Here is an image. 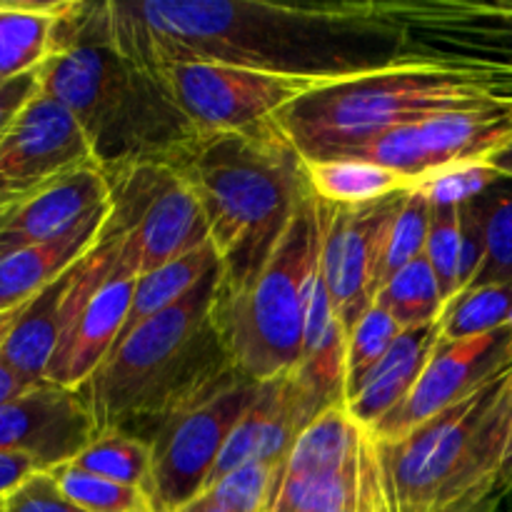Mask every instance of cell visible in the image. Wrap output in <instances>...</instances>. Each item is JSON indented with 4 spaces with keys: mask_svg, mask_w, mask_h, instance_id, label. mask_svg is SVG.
I'll list each match as a JSON object with an SVG mask.
<instances>
[{
    "mask_svg": "<svg viewBox=\"0 0 512 512\" xmlns=\"http://www.w3.org/2000/svg\"><path fill=\"white\" fill-rule=\"evenodd\" d=\"M100 13L115 48L145 70L220 63L338 80L400 60V28L383 0H110Z\"/></svg>",
    "mask_w": 512,
    "mask_h": 512,
    "instance_id": "6da1fadb",
    "label": "cell"
},
{
    "mask_svg": "<svg viewBox=\"0 0 512 512\" xmlns=\"http://www.w3.org/2000/svg\"><path fill=\"white\" fill-rule=\"evenodd\" d=\"M40 90L73 113L108 178L173 160L198 138L158 78L115 48L100 3H68L40 65Z\"/></svg>",
    "mask_w": 512,
    "mask_h": 512,
    "instance_id": "7a4b0ae2",
    "label": "cell"
},
{
    "mask_svg": "<svg viewBox=\"0 0 512 512\" xmlns=\"http://www.w3.org/2000/svg\"><path fill=\"white\" fill-rule=\"evenodd\" d=\"M223 268H215L180 303L153 315L125 335L98 373L80 388L100 430L138 435L158 430L193 400L218 388L230 373L228 348L218 325Z\"/></svg>",
    "mask_w": 512,
    "mask_h": 512,
    "instance_id": "3957f363",
    "label": "cell"
},
{
    "mask_svg": "<svg viewBox=\"0 0 512 512\" xmlns=\"http://www.w3.org/2000/svg\"><path fill=\"white\" fill-rule=\"evenodd\" d=\"M203 203L225 293L240 290L268 263L310 193L305 160L275 120L240 133L198 135L173 160Z\"/></svg>",
    "mask_w": 512,
    "mask_h": 512,
    "instance_id": "277c9868",
    "label": "cell"
},
{
    "mask_svg": "<svg viewBox=\"0 0 512 512\" xmlns=\"http://www.w3.org/2000/svg\"><path fill=\"white\" fill-rule=\"evenodd\" d=\"M495 103L473 75L400 58L370 73L328 80L280 110L275 125L303 160L353 158L370 140L450 110Z\"/></svg>",
    "mask_w": 512,
    "mask_h": 512,
    "instance_id": "5b68a950",
    "label": "cell"
},
{
    "mask_svg": "<svg viewBox=\"0 0 512 512\" xmlns=\"http://www.w3.org/2000/svg\"><path fill=\"white\" fill-rule=\"evenodd\" d=\"M512 423V368L398 440H375L390 512H443L495 490Z\"/></svg>",
    "mask_w": 512,
    "mask_h": 512,
    "instance_id": "8992f818",
    "label": "cell"
},
{
    "mask_svg": "<svg viewBox=\"0 0 512 512\" xmlns=\"http://www.w3.org/2000/svg\"><path fill=\"white\" fill-rule=\"evenodd\" d=\"M318 258V198L308 193L258 275L240 290L220 295V333L230 363L245 378L265 383L295 373L300 365L305 300Z\"/></svg>",
    "mask_w": 512,
    "mask_h": 512,
    "instance_id": "52a82bcc",
    "label": "cell"
},
{
    "mask_svg": "<svg viewBox=\"0 0 512 512\" xmlns=\"http://www.w3.org/2000/svg\"><path fill=\"white\" fill-rule=\"evenodd\" d=\"M105 228L118 235L120 253L138 275L153 273L210 243L198 193L168 160L130 165L110 175Z\"/></svg>",
    "mask_w": 512,
    "mask_h": 512,
    "instance_id": "ba28073f",
    "label": "cell"
},
{
    "mask_svg": "<svg viewBox=\"0 0 512 512\" xmlns=\"http://www.w3.org/2000/svg\"><path fill=\"white\" fill-rule=\"evenodd\" d=\"M138 270L120 253V238L103 230L90 253L75 263L65 303V328L45 380L80 390L118 345L133 303Z\"/></svg>",
    "mask_w": 512,
    "mask_h": 512,
    "instance_id": "9c48e42d",
    "label": "cell"
},
{
    "mask_svg": "<svg viewBox=\"0 0 512 512\" xmlns=\"http://www.w3.org/2000/svg\"><path fill=\"white\" fill-rule=\"evenodd\" d=\"M260 385L233 370L218 388L180 408L155 430L148 488L155 510L173 512L208 490L220 453L258 398Z\"/></svg>",
    "mask_w": 512,
    "mask_h": 512,
    "instance_id": "30bf717a",
    "label": "cell"
},
{
    "mask_svg": "<svg viewBox=\"0 0 512 512\" xmlns=\"http://www.w3.org/2000/svg\"><path fill=\"white\" fill-rule=\"evenodd\" d=\"M150 73L198 135L258 128L305 93L328 83L220 63H173Z\"/></svg>",
    "mask_w": 512,
    "mask_h": 512,
    "instance_id": "8fae6325",
    "label": "cell"
},
{
    "mask_svg": "<svg viewBox=\"0 0 512 512\" xmlns=\"http://www.w3.org/2000/svg\"><path fill=\"white\" fill-rule=\"evenodd\" d=\"M400 58L448 68L512 70V0H383Z\"/></svg>",
    "mask_w": 512,
    "mask_h": 512,
    "instance_id": "7c38bea8",
    "label": "cell"
},
{
    "mask_svg": "<svg viewBox=\"0 0 512 512\" xmlns=\"http://www.w3.org/2000/svg\"><path fill=\"white\" fill-rule=\"evenodd\" d=\"M510 135V110L490 103L400 125L370 140L353 158L393 170L415 185H425L450 170L483 165L500 145L508 143Z\"/></svg>",
    "mask_w": 512,
    "mask_h": 512,
    "instance_id": "4fadbf2b",
    "label": "cell"
},
{
    "mask_svg": "<svg viewBox=\"0 0 512 512\" xmlns=\"http://www.w3.org/2000/svg\"><path fill=\"white\" fill-rule=\"evenodd\" d=\"M405 193L358 208L318 200L320 275L348 335L378 298L385 238Z\"/></svg>",
    "mask_w": 512,
    "mask_h": 512,
    "instance_id": "5bb4252c",
    "label": "cell"
},
{
    "mask_svg": "<svg viewBox=\"0 0 512 512\" xmlns=\"http://www.w3.org/2000/svg\"><path fill=\"white\" fill-rule=\"evenodd\" d=\"M512 368V325L478 338L440 340L415 383L413 393L378 428L375 440H398L443 410L463 403Z\"/></svg>",
    "mask_w": 512,
    "mask_h": 512,
    "instance_id": "9a60e30c",
    "label": "cell"
},
{
    "mask_svg": "<svg viewBox=\"0 0 512 512\" xmlns=\"http://www.w3.org/2000/svg\"><path fill=\"white\" fill-rule=\"evenodd\" d=\"M88 163L95 155L80 123L40 90L0 140V200Z\"/></svg>",
    "mask_w": 512,
    "mask_h": 512,
    "instance_id": "2e32d148",
    "label": "cell"
},
{
    "mask_svg": "<svg viewBox=\"0 0 512 512\" xmlns=\"http://www.w3.org/2000/svg\"><path fill=\"white\" fill-rule=\"evenodd\" d=\"M108 205L110 178L98 163L80 165L0 200V258L63 238Z\"/></svg>",
    "mask_w": 512,
    "mask_h": 512,
    "instance_id": "e0dca14e",
    "label": "cell"
},
{
    "mask_svg": "<svg viewBox=\"0 0 512 512\" xmlns=\"http://www.w3.org/2000/svg\"><path fill=\"white\" fill-rule=\"evenodd\" d=\"M98 435L80 390L40 383L0 408V453H25L45 470L78 458Z\"/></svg>",
    "mask_w": 512,
    "mask_h": 512,
    "instance_id": "ac0fdd59",
    "label": "cell"
},
{
    "mask_svg": "<svg viewBox=\"0 0 512 512\" xmlns=\"http://www.w3.org/2000/svg\"><path fill=\"white\" fill-rule=\"evenodd\" d=\"M315 418L318 415L305 400L293 373L265 380L255 403L250 405L225 443L208 488L248 463H270L280 468L293 445L298 443L300 433Z\"/></svg>",
    "mask_w": 512,
    "mask_h": 512,
    "instance_id": "d6986e66",
    "label": "cell"
},
{
    "mask_svg": "<svg viewBox=\"0 0 512 512\" xmlns=\"http://www.w3.org/2000/svg\"><path fill=\"white\" fill-rule=\"evenodd\" d=\"M438 343L440 320L403 330L385 358L345 395V410L350 420L365 433H373L413 393Z\"/></svg>",
    "mask_w": 512,
    "mask_h": 512,
    "instance_id": "ffe728a7",
    "label": "cell"
},
{
    "mask_svg": "<svg viewBox=\"0 0 512 512\" xmlns=\"http://www.w3.org/2000/svg\"><path fill=\"white\" fill-rule=\"evenodd\" d=\"M110 218V205L75 230L50 243L30 245L0 258V313L28 305L50 283L68 273L85 253L98 245Z\"/></svg>",
    "mask_w": 512,
    "mask_h": 512,
    "instance_id": "44dd1931",
    "label": "cell"
},
{
    "mask_svg": "<svg viewBox=\"0 0 512 512\" xmlns=\"http://www.w3.org/2000/svg\"><path fill=\"white\" fill-rule=\"evenodd\" d=\"M70 0H0V83L38 70Z\"/></svg>",
    "mask_w": 512,
    "mask_h": 512,
    "instance_id": "7402d4cb",
    "label": "cell"
},
{
    "mask_svg": "<svg viewBox=\"0 0 512 512\" xmlns=\"http://www.w3.org/2000/svg\"><path fill=\"white\" fill-rule=\"evenodd\" d=\"M310 193L338 208H358L415 188L403 175L360 158L305 160Z\"/></svg>",
    "mask_w": 512,
    "mask_h": 512,
    "instance_id": "603a6c76",
    "label": "cell"
},
{
    "mask_svg": "<svg viewBox=\"0 0 512 512\" xmlns=\"http://www.w3.org/2000/svg\"><path fill=\"white\" fill-rule=\"evenodd\" d=\"M218 265V250H215L213 240H210L203 248L193 250V253L183 255V258L173 260V263L163 265V268L153 270V273L140 275L138 285H135L133 303H130L128 320H125V328L123 333H120V340H123L125 335L133 333V330L138 328V325H143L145 320L153 318V315L163 313V310L180 303V300H183L195 285L203 283Z\"/></svg>",
    "mask_w": 512,
    "mask_h": 512,
    "instance_id": "cb8c5ba5",
    "label": "cell"
},
{
    "mask_svg": "<svg viewBox=\"0 0 512 512\" xmlns=\"http://www.w3.org/2000/svg\"><path fill=\"white\" fill-rule=\"evenodd\" d=\"M375 303L388 310L403 330L438 323L443 318L445 298L428 258L420 255L380 288Z\"/></svg>",
    "mask_w": 512,
    "mask_h": 512,
    "instance_id": "d4e9b609",
    "label": "cell"
},
{
    "mask_svg": "<svg viewBox=\"0 0 512 512\" xmlns=\"http://www.w3.org/2000/svg\"><path fill=\"white\" fill-rule=\"evenodd\" d=\"M78 468L115 483L140 488L148 493L150 473H153V450L148 440L125 430H100L93 443L75 460Z\"/></svg>",
    "mask_w": 512,
    "mask_h": 512,
    "instance_id": "484cf974",
    "label": "cell"
},
{
    "mask_svg": "<svg viewBox=\"0 0 512 512\" xmlns=\"http://www.w3.org/2000/svg\"><path fill=\"white\" fill-rule=\"evenodd\" d=\"M483 215L485 258L468 290L512 285V180L495 178L475 195Z\"/></svg>",
    "mask_w": 512,
    "mask_h": 512,
    "instance_id": "4316f807",
    "label": "cell"
},
{
    "mask_svg": "<svg viewBox=\"0 0 512 512\" xmlns=\"http://www.w3.org/2000/svg\"><path fill=\"white\" fill-rule=\"evenodd\" d=\"M512 325V285H485L450 300L440 318V340L478 338Z\"/></svg>",
    "mask_w": 512,
    "mask_h": 512,
    "instance_id": "83f0119b",
    "label": "cell"
},
{
    "mask_svg": "<svg viewBox=\"0 0 512 512\" xmlns=\"http://www.w3.org/2000/svg\"><path fill=\"white\" fill-rule=\"evenodd\" d=\"M430 213H433V203H430V193L425 185H415L413 190L403 195L398 213H395L393 223H390L388 238H385L383 265H380V288L395 273H400L405 265L425 255Z\"/></svg>",
    "mask_w": 512,
    "mask_h": 512,
    "instance_id": "f1b7e54d",
    "label": "cell"
},
{
    "mask_svg": "<svg viewBox=\"0 0 512 512\" xmlns=\"http://www.w3.org/2000/svg\"><path fill=\"white\" fill-rule=\"evenodd\" d=\"M55 483L65 495L85 512H150L155 510L153 500L145 490L130 488V485L115 483V480L100 478L88 473L73 463L58 465L50 470Z\"/></svg>",
    "mask_w": 512,
    "mask_h": 512,
    "instance_id": "f546056e",
    "label": "cell"
},
{
    "mask_svg": "<svg viewBox=\"0 0 512 512\" xmlns=\"http://www.w3.org/2000/svg\"><path fill=\"white\" fill-rule=\"evenodd\" d=\"M400 333L403 328L388 310L380 308L378 303L370 305L368 313L358 320V325L348 335V390L345 395L385 358Z\"/></svg>",
    "mask_w": 512,
    "mask_h": 512,
    "instance_id": "4dcf8cb0",
    "label": "cell"
},
{
    "mask_svg": "<svg viewBox=\"0 0 512 512\" xmlns=\"http://www.w3.org/2000/svg\"><path fill=\"white\" fill-rule=\"evenodd\" d=\"M433 203V200H430ZM425 258L438 278L445 305L460 293V215L458 205L433 203Z\"/></svg>",
    "mask_w": 512,
    "mask_h": 512,
    "instance_id": "1f68e13d",
    "label": "cell"
},
{
    "mask_svg": "<svg viewBox=\"0 0 512 512\" xmlns=\"http://www.w3.org/2000/svg\"><path fill=\"white\" fill-rule=\"evenodd\" d=\"M278 465L248 463L233 470L205 493L225 512H268Z\"/></svg>",
    "mask_w": 512,
    "mask_h": 512,
    "instance_id": "d6a6232c",
    "label": "cell"
},
{
    "mask_svg": "<svg viewBox=\"0 0 512 512\" xmlns=\"http://www.w3.org/2000/svg\"><path fill=\"white\" fill-rule=\"evenodd\" d=\"M0 503H3V512H85L60 490L50 470L30 475Z\"/></svg>",
    "mask_w": 512,
    "mask_h": 512,
    "instance_id": "836d02e7",
    "label": "cell"
},
{
    "mask_svg": "<svg viewBox=\"0 0 512 512\" xmlns=\"http://www.w3.org/2000/svg\"><path fill=\"white\" fill-rule=\"evenodd\" d=\"M38 93H40V68L0 83V140L5 138V133H8L10 125L15 123V118L23 113L25 105H28Z\"/></svg>",
    "mask_w": 512,
    "mask_h": 512,
    "instance_id": "e575fe53",
    "label": "cell"
},
{
    "mask_svg": "<svg viewBox=\"0 0 512 512\" xmlns=\"http://www.w3.org/2000/svg\"><path fill=\"white\" fill-rule=\"evenodd\" d=\"M35 385H40V383H30L28 378H23L20 373H15L10 365H5L3 360H0V408L8 403H13L15 398L25 395L28 390H33Z\"/></svg>",
    "mask_w": 512,
    "mask_h": 512,
    "instance_id": "d590c367",
    "label": "cell"
},
{
    "mask_svg": "<svg viewBox=\"0 0 512 512\" xmlns=\"http://www.w3.org/2000/svg\"><path fill=\"white\" fill-rule=\"evenodd\" d=\"M498 498L500 493L495 490H475L443 512H498Z\"/></svg>",
    "mask_w": 512,
    "mask_h": 512,
    "instance_id": "8d00e7d4",
    "label": "cell"
},
{
    "mask_svg": "<svg viewBox=\"0 0 512 512\" xmlns=\"http://www.w3.org/2000/svg\"><path fill=\"white\" fill-rule=\"evenodd\" d=\"M500 105H505V108H508L510 115H512V103H500ZM480 168L490 170V173H493L495 178L512 180V135H510L508 143L500 145V148L495 150V153L490 155V158L485 160L483 165H480Z\"/></svg>",
    "mask_w": 512,
    "mask_h": 512,
    "instance_id": "74e56055",
    "label": "cell"
},
{
    "mask_svg": "<svg viewBox=\"0 0 512 512\" xmlns=\"http://www.w3.org/2000/svg\"><path fill=\"white\" fill-rule=\"evenodd\" d=\"M495 488H498V493H505V490L512 488V423H510L508 440H505L503 458H500V468H498V478H495Z\"/></svg>",
    "mask_w": 512,
    "mask_h": 512,
    "instance_id": "f35d334b",
    "label": "cell"
},
{
    "mask_svg": "<svg viewBox=\"0 0 512 512\" xmlns=\"http://www.w3.org/2000/svg\"><path fill=\"white\" fill-rule=\"evenodd\" d=\"M173 512H225V510L220 508V505L215 503V500L210 498L208 493H200L198 498H193L190 503L180 505V508L173 510Z\"/></svg>",
    "mask_w": 512,
    "mask_h": 512,
    "instance_id": "ab89813d",
    "label": "cell"
},
{
    "mask_svg": "<svg viewBox=\"0 0 512 512\" xmlns=\"http://www.w3.org/2000/svg\"><path fill=\"white\" fill-rule=\"evenodd\" d=\"M23 308H25V305H23ZM23 308L5 310V313H0V350H3L5 340L10 338V333H13L15 325H18V318H20V313H23Z\"/></svg>",
    "mask_w": 512,
    "mask_h": 512,
    "instance_id": "60d3db41",
    "label": "cell"
},
{
    "mask_svg": "<svg viewBox=\"0 0 512 512\" xmlns=\"http://www.w3.org/2000/svg\"><path fill=\"white\" fill-rule=\"evenodd\" d=\"M0 512H3V503H0Z\"/></svg>",
    "mask_w": 512,
    "mask_h": 512,
    "instance_id": "b9f144b4",
    "label": "cell"
},
{
    "mask_svg": "<svg viewBox=\"0 0 512 512\" xmlns=\"http://www.w3.org/2000/svg\"><path fill=\"white\" fill-rule=\"evenodd\" d=\"M150 512H160V510H150Z\"/></svg>",
    "mask_w": 512,
    "mask_h": 512,
    "instance_id": "7bdbcfd3",
    "label": "cell"
}]
</instances>
